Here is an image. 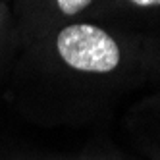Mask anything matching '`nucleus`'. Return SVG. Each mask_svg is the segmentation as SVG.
<instances>
[{"instance_id": "obj_1", "label": "nucleus", "mask_w": 160, "mask_h": 160, "mask_svg": "<svg viewBox=\"0 0 160 160\" xmlns=\"http://www.w3.org/2000/svg\"><path fill=\"white\" fill-rule=\"evenodd\" d=\"M56 50L70 68L85 73H108L122 60L116 39L93 23L64 27L56 37Z\"/></svg>"}, {"instance_id": "obj_3", "label": "nucleus", "mask_w": 160, "mask_h": 160, "mask_svg": "<svg viewBox=\"0 0 160 160\" xmlns=\"http://www.w3.org/2000/svg\"><path fill=\"white\" fill-rule=\"evenodd\" d=\"M131 4L139 6V8H154V6H160V0H129Z\"/></svg>"}, {"instance_id": "obj_2", "label": "nucleus", "mask_w": 160, "mask_h": 160, "mask_svg": "<svg viewBox=\"0 0 160 160\" xmlns=\"http://www.w3.org/2000/svg\"><path fill=\"white\" fill-rule=\"evenodd\" d=\"M56 8L60 10L64 16H75L79 12H83L85 8L93 4V0H54Z\"/></svg>"}]
</instances>
